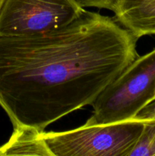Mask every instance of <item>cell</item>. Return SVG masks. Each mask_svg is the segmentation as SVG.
<instances>
[{"label":"cell","instance_id":"1","mask_svg":"<svg viewBox=\"0 0 155 156\" xmlns=\"http://www.w3.org/2000/svg\"><path fill=\"white\" fill-rule=\"evenodd\" d=\"M138 40L116 20L86 10L57 30L0 36V106L14 128L44 132L92 105L138 57Z\"/></svg>","mask_w":155,"mask_h":156},{"label":"cell","instance_id":"2","mask_svg":"<svg viewBox=\"0 0 155 156\" xmlns=\"http://www.w3.org/2000/svg\"><path fill=\"white\" fill-rule=\"evenodd\" d=\"M155 97V49L138 56L109 84L91 106L88 122L106 124L135 118Z\"/></svg>","mask_w":155,"mask_h":156},{"label":"cell","instance_id":"3","mask_svg":"<svg viewBox=\"0 0 155 156\" xmlns=\"http://www.w3.org/2000/svg\"><path fill=\"white\" fill-rule=\"evenodd\" d=\"M149 120L138 115L106 124L87 121L77 129L42 134L53 156H128Z\"/></svg>","mask_w":155,"mask_h":156},{"label":"cell","instance_id":"4","mask_svg":"<svg viewBox=\"0 0 155 156\" xmlns=\"http://www.w3.org/2000/svg\"><path fill=\"white\" fill-rule=\"evenodd\" d=\"M75 0H5L0 36H26L62 28L84 12Z\"/></svg>","mask_w":155,"mask_h":156},{"label":"cell","instance_id":"5","mask_svg":"<svg viewBox=\"0 0 155 156\" xmlns=\"http://www.w3.org/2000/svg\"><path fill=\"white\" fill-rule=\"evenodd\" d=\"M115 20L138 39L155 34V0H115Z\"/></svg>","mask_w":155,"mask_h":156},{"label":"cell","instance_id":"6","mask_svg":"<svg viewBox=\"0 0 155 156\" xmlns=\"http://www.w3.org/2000/svg\"><path fill=\"white\" fill-rule=\"evenodd\" d=\"M42 133L28 127L14 128L9 141L0 146V155L53 156Z\"/></svg>","mask_w":155,"mask_h":156},{"label":"cell","instance_id":"7","mask_svg":"<svg viewBox=\"0 0 155 156\" xmlns=\"http://www.w3.org/2000/svg\"><path fill=\"white\" fill-rule=\"evenodd\" d=\"M155 155V120L150 118L142 133L128 156Z\"/></svg>","mask_w":155,"mask_h":156},{"label":"cell","instance_id":"8","mask_svg":"<svg viewBox=\"0 0 155 156\" xmlns=\"http://www.w3.org/2000/svg\"><path fill=\"white\" fill-rule=\"evenodd\" d=\"M83 8L92 7L106 9L112 11L115 0H75Z\"/></svg>","mask_w":155,"mask_h":156},{"label":"cell","instance_id":"9","mask_svg":"<svg viewBox=\"0 0 155 156\" xmlns=\"http://www.w3.org/2000/svg\"><path fill=\"white\" fill-rule=\"evenodd\" d=\"M139 116L155 120V101L147 105L144 109H143L142 111L139 114Z\"/></svg>","mask_w":155,"mask_h":156},{"label":"cell","instance_id":"10","mask_svg":"<svg viewBox=\"0 0 155 156\" xmlns=\"http://www.w3.org/2000/svg\"><path fill=\"white\" fill-rule=\"evenodd\" d=\"M5 2V0H0V12H1V10L2 9L3 5H4Z\"/></svg>","mask_w":155,"mask_h":156},{"label":"cell","instance_id":"11","mask_svg":"<svg viewBox=\"0 0 155 156\" xmlns=\"http://www.w3.org/2000/svg\"><path fill=\"white\" fill-rule=\"evenodd\" d=\"M154 101H155V97H154Z\"/></svg>","mask_w":155,"mask_h":156}]
</instances>
